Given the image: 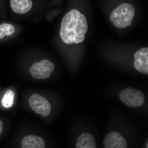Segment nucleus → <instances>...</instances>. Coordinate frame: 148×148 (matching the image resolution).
<instances>
[{"label":"nucleus","mask_w":148,"mask_h":148,"mask_svg":"<svg viewBox=\"0 0 148 148\" xmlns=\"http://www.w3.org/2000/svg\"><path fill=\"white\" fill-rule=\"evenodd\" d=\"M6 8L12 18L19 20L33 19L50 9L46 0H6Z\"/></svg>","instance_id":"nucleus-6"},{"label":"nucleus","mask_w":148,"mask_h":148,"mask_svg":"<svg viewBox=\"0 0 148 148\" xmlns=\"http://www.w3.org/2000/svg\"><path fill=\"white\" fill-rule=\"evenodd\" d=\"M91 18L90 0H66L53 44L72 75L78 72L84 60Z\"/></svg>","instance_id":"nucleus-1"},{"label":"nucleus","mask_w":148,"mask_h":148,"mask_svg":"<svg viewBox=\"0 0 148 148\" xmlns=\"http://www.w3.org/2000/svg\"><path fill=\"white\" fill-rule=\"evenodd\" d=\"M18 103V90L15 86H8L0 90V110L12 111Z\"/></svg>","instance_id":"nucleus-11"},{"label":"nucleus","mask_w":148,"mask_h":148,"mask_svg":"<svg viewBox=\"0 0 148 148\" xmlns=\"http://www.w3.org/2000/svg\"><path fill=\"white\" fill-rule=\"evenodd\" d=\"M72 147L75 148H97L98 143L95 136L90 131L84 130L78 133L74 142L72 143Z\"/></svg>","instance_id":"nucleus-12"},{"label":"nucleus","mask_w":148,"mask_h":148,"mask_svg":"<svg viewBox=\"0 0 148 148\" xmlns=\"http://www.w3.org/2000/svg\"><path fill=\"white\" fill-rule=\"evenodd\" d=\"M0 90H1V87H0Z\"/></svg>","instance_id":"nucleus-18"},{"label":"nucleus","mask_w":148,"mask_h":148,"mask_svg":"<svg viewBox=\"0 0 148 148\" xmlns=\"http://www.w3.org/2000/svg\"><path fill=\"white\" fill-rule=\"evenodd\" d=\"M8 122L7 120L3 117V116H0V140L2 139V138L5 135V133L8 130Z\"/></svg>","instance_id":"nucleus-14"},{"label":"nucleus","mask_w":148,"mask_h":148,"mask_svg":"<svg viewBox=\"0 0 148 148\" xmlns=\"http://www.w3.org/2000/svg\"><path fill=\"white\" fill-rule=\"evenodd\" d=\"M130 138L122 130L107 131L102 140L104 148H128L130 146Z\"/></svg>","instance_id":"nucleus-9"},{"label":"nucleus","mask_w":148,"mask_h":148,"mask_svg":"<svg viewBox=\"0 0 148 148\" xmlns=\"http://www.w3.org/2000/svg\"><path fill=\"white\" fill-rule=\"evenodd\" d=\"M23 27L16 22L9 21H0V44L7 43L17 38L22 32Z\"/></svg>","instance_id":"nucleus-10"},{"label":"nucleus","mask_w":148,"mask_h":148,"mask_svg":"<svg viewBox=\"0 0 148 148\" xmlns=\"http://www.w3.org/2000/svg\"><path fill=\"white\" fill-rule=\"evenodd\" d=\"M63 4H64V0H51L49 3V8L60 7L62 6Z\"/></svg>","instance_id":"nucleus-16"},{"label":"nucleus","mask_w":148,"mask_h":148,"mask_svg":"<svg viewBox=\"0 0 148 148\" xmlns=\"http://www.w3.org/2000/svg\"><path fill=\"white\" fill-rule=\"evenodd\" d=\"M19 64L23 75L36 82L51 80L59 70L58 64L51 57L35 51L25 53Z\"/></svg>","instance_id":"nucleus-4"},{"label":"nucleus","mask_w":148,"mask_h":148,"mask_svg":"<svg viewBox=\"0 0 148 148\" xmlns=\"http://www.w3.org/2000/svg\"><path fill=\"white\" fill-rule=\"evenodd\" d=\"M6 0H0V17L5 19L6 14Z\"/></svg>","instance_id":"nucleus-15"},{"label":"nucleus","mask_w":148,"mask_h":148,"mask_svg":"<svg viewBox=\"0 0 148 148\" xmlns=\"http://www.w3.org/2000/svg\"><path fill=\"white\" fill-rule=\"evenodd\" d=\"M116 99L131 109H143L147 106L145 94L135 87H124L116 92Z\"/></svg>","instance_id":"nucleus-7"},{"label":"nucleus","mask_w":148,"mask_h":148,"mask_svg":"<svg viewBox=\"0 0 148 148\" xmlns=\"http://www.w3.org/2000/svg\"><path fill=\"white\" fill-rule=\"evenodd\" d=\"M63 12V8L61 6L60 7H53V8H50V10L46 11V12L45 13V19L49 22L51 23L53 21H54L60 13Z\"/></svg>","instance_id":"nucleus-13"},{"label":"nucleus","mask_w":148,"mask_h":148,"mask_svg":"<svg viewBox=\"0 0 148 148\" xmlns=\"http://www.w3.org/2000/svg\"><path fill=\"white\" fill-rule=\"evenodd\" d=\"M12 147L16 148H47L50 146L48 139L36 132L21 133L11 143Z\"/></svg>","instance_id":"nucleus-8"},{"label":"nucleus","mask_w":148,"mask_h":148,"mask_svg":"<svg viewBox=\"0 0 148 148\" xmlns=\"http://www.w3.org/2000/svg\"><path fill=\"white\" fill-rule=\"evenodd\" d=\"M27 110L50 123L58 114L61 102L57 94L43 90H28L24 93Z\"/></svg>","instance_id":"nucleus-5"},{"label":"nucleus","mask_w":148,"mask_h":148,"mask_svg":"<svg viewBox=\"0 0 148 148\" xmlns=\"http://www.w3.org/2000/svg\"><path fill=\"white\" fill-rule=\"evenodd\" d=\"M100 7L107 23L118 33L131 29L140 14L137 0H101Z\"/></svg>","instance_id":"nucleus-3"},{"label":"nucleus","mask_w":148,"mask_h":148,"mask_svg":"<svg viewBox=\"0 0 148 148\" xmlns=\"http://www.w3.org/2000/svg\"><path fill=\"white\" fill-rule=\"evenodd\" d=\"M100 57L108 64L130 74L148 75V47L106 43L99 48Z\"/></svg>","instance_id":"nucleus-2"},{"label":"nucleus","mask_w":148,"mask_h":148,"mask_svg":"<svg viewBox=\"0 0 148 148\" xmlns=\"http://www.w3.org/2000/svg\"><path fill=\"white\" fill-rule=\"evenodd\" d=\"M142 147H143V148H148V140H147V139L145 140V144L142 145Z\"/></svg>","instance_id":"nucleus-17"}]
</instances>
